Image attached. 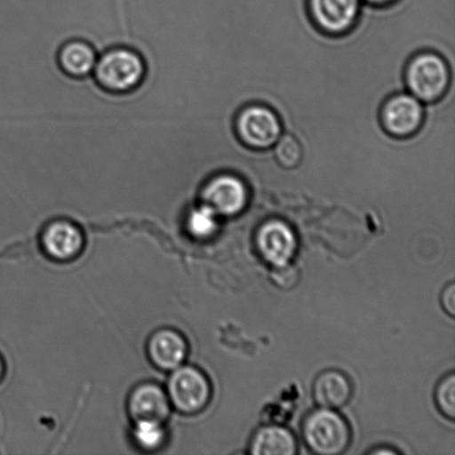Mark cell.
Here are the masks:
<instances>
[{
    "mask_svg": "<svg viewBox=\"0 0 455 455\" xmlns=\"http://www.w3.org/2000/svg\"><path fill=\"white\" fill-rule=\"evenodd\" d=\"M93 75L100 88L120 95L135 91L144 82L146 62L132 48H111L97 60Z\"/></svg>",
    "mask_w": 455,
    "mask_h": 455,
    "instance_id": "1",
    "label": "cell"
},
{
    "mask_svg": "<svg viewBox=\"0 0 455 455\" xmlns=\"http://www.w3.org/2000/svg\"><path fill=\"white\" fill-rule=\"evenodd\" d=\"M302 435L307 447L320 455L341 454L351 441V430L346 419L333 410L324 408L306 418Z\"/></svg>",
    "mask_w": 455,
    "mask_h": 455,
    "instance_id": "2",
    "label": "cell"
},
{
    "mask_svg": "<svg viewBox=\"0 0 455 455\" xmlns=\"http://www.w3.org/2000/svg\"><path fill=\"white\" fill-rule=\"evenodd\" d=\"M167 395L178 411L195 414L207 407L212 399V386L199 369L180 365L169 379Z\"/></svg>",
    "mask_w": 455,
    "mask_h": 455,
    "instance_id": "3",
    "label": "cell"
},
{
    "mask_svg": "<svg viewBox=\"0 0 455 455\" xmlns=\"http://www.w3.org/2000/svg\"><path fill=\"white\" fill-rule=\"evenodd\" d=\"M450 83L448 65L435 53H422L411 61L407 70V84L412 96L425 102L440 100Z\"/></svg>",
    "mask_w": 455,
    "mask_h": 455,
    "instance_id": "4",
    "label": "cell"
},
{
    "mask_svg": "<svg viewBox=\"0 0 455 455\" xmlns=\"http://www.w3.org/2000/svg\"><path fill=\"white\" fill-rule=\"evenodd\" d=\"M236 131L245 145L256 149H267L279 140L281 124L271 109L252 106L239 115Z\"/></svg>",
    "mask_w": 455,
    "mask_h": 455,
    "instance_id": "5",
    "label": "cell"
},
{
    "mask_svg": "<svg viewBox=\"0 0 455 455\" xmlns=\"http://www.w3.org/2000/svg\"><path fill=\"white\" fill-rule=\"evenodd\" d=\"M256 245L263 260L272 267H279L291 262L298 241L291 227L283 221L270 220L259 228Z\"/></svg>",
    "mask_w": 455,
    "mask_h": 455,
    "instance_id": "6",
    "label": "cell"
},
{
    "mask_svg": "<svg viewBox=\"0 0 455 455\" xmlns=\"http://www.w3.org/2000/svg\"><path fill=\"white\" fill-rule=\"evenodd\" d=\"M203 204L218 216L234 217L243 212L248 202V191L235 176L220 175L209 180L202 191Z\"/></svg>",
    "mask_w": 455,
    "mask_h": 455,
    "instance_id": "7",
    "label": "cell"
},
{
    "mask_svg": "<svg viewBox=\"0 0 455 455\" xmlns=\"http://www.w3.org/2000/svg\"><path fill=\"white\" fill-rule=\"evenodd\" d=\"M423 107L414 96L396 95L387 101L382 111V123L386 131L395 137H408L420 128Z\"/></svg>",
    "mask_w": 455,
    "mask_h": 455,
    "instance_id": "8",
    "label": "cell"
},
{
    "mask_svg": "<svg viewBox=\"0 0 455 455\" xmlns=\"http://www.w3.org/2000/svg\"><path fill=\"white\" fill-rule=\"evenodd\" d=\"M42 243L49 257L57 261H69L78 256L84 239L78 226L68 220H56L43 232Z\"/></svg>",
    "mask_w": 455,
    "mask_h": 455,
    "instance_id": "9",
    "label": "cell"
},
{
    "mask_svg": "<svg viewBox=\"0 0 455 455\" xmlns=\"http://www.w3.org/2000/svg\"><path fill=\"white\" fill-rule=\"evenodd\" d=\"M315 24L329 34H343L355 25L360 0H311Z\"/></svg>",
    "mask_w": 455,
    "mask_h": 455,
    "instance_id": "10",
    "label": "cell"
},
{
    "mask_svg": "<svg viewBox=\"0 0 455 455\" xmlns=\"http://www.w3.org/2000/svg\"><path fill=\"white\" fill-rule=\"evenodd\" d=\"M171 404L162 387L154 383H145L132 391L128 403L129 414L135 422H164L171 414Z\"/></svg>",
    "mask_w": 455,
    "mask_h": 455,
    "instance_id": "11",
    "label": "cell"
},
{
    "mask_svg": "<svg viewBox=\"0 0 455 455\" xmlns=\"http://www.w3.org/2000/svg\"><path fill=\"white\" fill-rule=\"evenodd\" d=\"M148 354L156 367L164 371H173L184 363L188 355V345L180 332L163 329L150 337Z\"/></svg>",
    "mask_w": 455,
    "mask_h": 455,
    "instance_id": "12",
    "label": "cell"
},
{
    "mask_svg": "<svg viewBox=\"0 0 455 455\" xmlns=\"http://www.w3.org/2000/svg\"><path fill=\"white\" fill-rule=\"evenodd\" d=\"M352 396L350 379L338 370H327L316 377L314 383L315 403L324 409H340Z\"/></svg>",
    "mask_w": 455,
    "mask_h": 455,
    "instance_id": "13",
    "label": "cell"
},
{
    "mask_svg": "<svg viewBox=\"0 0 455 455\" xmlns=\"http://www.w3.org/2000/svg\"><path fill=\"white\" fill-rule=\"evenodd\" d=\"M97 52L84 40H69L62 44L58 52V65L69 77L84 78L93 73L97 64Z\"/></svg>",
    "mask_w": 455,
    "mask_h": 455,
    "instance_id": "14",
    "label": "cell"
},
{
    "mask_svg": "<svg viewBox=\"0 0 455 455\" xmlns=\"http://www.w3.org/2000/svg\"><path fill=\"white\" fill-rule=\"evenodd\" d=\"M297 449L291 431L279 426L261 427L250 443V453L254 455H293Z\"/></svg>",
    "mask_w": 455,
    "mask_h": 455,
    "instance_id": "15",
    "label": "cell"
},
{
    "mask_svg": "<svg viewBox=\"0 0 455 455\" xmlns=\"http://www.w3.org/2000/svg\"><path fill=\"white\" fill-rule=\"evenodd\" d=\"M218 216L207 204H202L191 209L186 218L187 231L199 240L212 238L218 230Z\"/></svg>",
    "mask_w": 455,
    "mask_h": 455,
    "instance_id": "16",
    "label": "cell"
},
{
    "mask_svg": "<svg viewBox=\"0 0 455 455\" xmlns=\"http://www.w3.org/2000/svg\"><path fill=\"white\" fill-rule=\"evenodd\" d=\"M133 440L138 447L146 451H155L164 443L167 431L163 422L136 421L132 430Z\"/></svg>",
    "mask_w": 455,
    "mask_h": 455,
    "instance_id": "17",
    "label": "cell"
},
{
    "mask_svg": "<svg viewBox=\"0 0 455 455\" xmlns=\"http://www.w3.org/2000/svg\"><path fill=\"white\" fill-rule=\"evenodd\" d=\"M275 156L281 166L296 168L302 159V149L299 142L291 136L279 138L275 142Z\"/></svg>",
    "mask_w": 455,
    "mask_h": 455,
    "instance_id": "18",
    "label": "cell"
},
{
    "mask_svg": "<svg viewBox=\"0 0 455 455\" xmlns=\"http://www.w3.org/2000/svg\"><path fill=\"white\" fill-rule=\"evenodd\" d=\"M436 405L440 411L445 417L451 419L455 418V376L450 374L449 377L444 378L436 387Z\"/></svg>",
    "mask_w": 455,
    "mask_h": 455,
    "instance_id": "19",
    "label": "cell"
},
{
    "mask_svg": "<svg viewBox=\"0 0 455 455\" xmlns=\"http://www.w3.org/2000/svg\"><path fill=\"white\" fill-rule=\"evenodd\" d=\"M300 280V275L296 267H293L291 263L287 265L274 267V270L271 272V281L276 287L280 289L289 290L296 287Z\"/></svg>",
    "mask_w": 455,
    "mask_h": 455,
    "instance_id": "20",
    "label": "cell"
},
{
    "mask_svg": "<svg viewBox=\"0 0 455 455\" xmlns=\"http://www.w3.org/2000/svg\"><path fill=\"white\" fill-rule=\"evenodd\" d=\"M441 302H443V306L444 310L447 311V314L454 316L455 315V285L451 283L448 285L447 288L443 290V297H441Z\"/></svg>",
    "mask_w": 455,
    "mask_h": 455,
    "instance_id": "21",
    "label": "cell"
},
{
    "mask_svg": "<svg viewBox=\"0 0 455 455\" xmlns=\"http://www.w3.org/2000/svg\"><path fill=\"white\" fill-rule=\"evenodd\" d=\"M374 454H396L398 452L395 451L392 449H381V450H374L372 452Z\"/></svg>",
    "mask_w": 455,
    "mask_h": 455,
    "instance_id": "22",
    "label": "cell"
},
{
    "mask_svg": "<svg viewBox=\"0 0 455 455\" xmlns=\"http://www.w3.org/2000/svg\"><path fill=\"white\" fill-rule=\"evenodd\" d=\"M4 361L2 359V356H0V381H2V379L4 377Z\"/></svg>",
    "mask_w": 455,
    "mask_h": 455,
    "instance_id": "23",
    "label": "cell"
},
{
    "mask_svg": "<svg viewBox=\"0 0 455 455\" xmlns=\"http://www.w3.org/2000/svg\"><path fill=\"white\" fill-rule=\"evenodd\" d=\"M369 2L373 4H386L390 2V0H369Z\"/></svg>",
    "mask_w": 455,
    "mask_h": 455,
    "instance_id": "24",
    "label": "cell"
}]
</instances>
